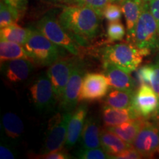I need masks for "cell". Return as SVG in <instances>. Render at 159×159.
<instances>
[{
  "mask_svg": "<svg viewBox=\"0 0 159 159\" xmlns=\"http://www.w3.org/2000/svg\"><path fill=\"white\" fill-rule=\"evenodd\" d=\"M101 17L95 10L85 6L67 5L58 16L61 26L80 47L89 45L99 34Z\"/></svg>",
  "mask_w": 159,
  "mask_h": 159,
  "instance_id": "1",
  "label": "cell"
},
{
  "mask_svg": "<svg viewBox=\"0 0 159 159\" xmlns=\"http://www.w3.org/2000/svg\"><path fill=\"white\" fill-rule=\"evenodd\" d=\"M151 55L150 52L140 49L132 43H119L107 45L99 51L102 63L115 65L128 73L136 71L143 57Z\"/></svg>",
  "mask_w": 159,
  "mask_h": 159,
  "instance_id": "2",
  "label": "cell"
},
{
  "mask_svg": "<svg viewBox=\"0 0 159 159\" xmlns=\"http://www.w3.org/2000/svg\"><path fill=\"white\" fill-rule=\"evenodd\" d=\"M29 28L28 39L24 47L34 64L49 66L63 57V48L52 42L36 27H30Z\"/></svg>",
  "mask_w": 159,
  "mask_h": 159,
  "instance_id": "3",
  "label": "cell"
},
{
  "mask_svg": "<svg viewBox=\"0 0 159 159\" xmlns=\"http://www.w3.org/2000/svg\"><path fill=\"white\" fill-rule=\"evenodd\" d=\"M133 44L140 49L150 52L159 50V33L157 22L151 13L149 2H145L137 22Z\"/></svg>",
  "mask_w": 159,
  "mask_h": 159,
  "instance_id": "4",
  "label": "cell"
},
{
  "mask_svg": "<svg viewBox=\"0 0 159 159\" xmlns=\"http://www.w3.org/2000/svg\"><path fill=\"white\" fill-rule=\"evenodd\" d=\"M36 27L52 42L62 47L71 55L80 56V46L77 44L68 33L51 13L41 18L37 23Z\"/></svg>",
  "mask_w": 159,
  "mask_h": 159,
  "instance_id": "5",
  "label": "cell"
},
{
  "mask_svg": "<svg viewBox=\"0 0 159 159\" xmlns=\"http://www.w3.org/2000/svg\"><path fill=\"white\" fill-rule=\"evenodd\" d=\"M72 112H59L49 119L44 143L41 150V155L61 150L63 145H65L69 122Z\"/></svg>",
  "mask_w": 159,
  "mask_h": 159,
  "instance_id": "6",
  "label": "cell"
},
{
  "mask_svg": "<svg viewBox=\"0 0 159 159\" xmlns=\"http://www.w3.org/2000/svg\"><path fill=\"white\" fill-rule=\"evenodd\" d=\"M133 146L143 158H152L159 155V116L144 119Z\"/></svg>",
  "mask_w": 159,
  "mask_h": 159,
  "instance_id": "7",
  "label": "cell"
},
{
  "mask_svg": "<svg viewBox=\"0 0 159 159\" xmlns=\"http://www.w3.org/2000/svg\"><path fill=\"white\" fill-rule=\"evenodd\" d=\"M33 105L40 111H48L54 108L57 98L47 72L39 75L29 89Z\"/></svg>",
  "mask_w": 159,
  "mask_h": 159,
  "instance_id": "8",
  "label": "cell"
},
{
  "mask_svg": "<svg viewBox=\"0 0 159 159\" xmlns=\"http://www.w3.org/2000/svg\"><path fill=\"white\" fill-rule=\"evenodd\" d=\"M77 61V58L62 57L49 66L47 75L50 79L57 100L60 102L70 78L71 71Z\"/></svg>",
  "mask_w": 159,
  "mask_h": 159,
  "instance_id": "9",
  "label": "cell"
},
{
  "mask_svg": "<svg viewBox=\"0 0 159 159\" xmlns=\"http://www.w3.org/2000/svg\"><path fill=\"white\" fill-rule=\"evenodd\" d=\"M85 74V66L83 61L77 59L73 69L64 93L60 101V109L61 111H71L76 108L79 102V96L82 87L83 80Z\"/></svg>",
  "mask_w": 159,
  "mask_h": 159,
  "instance_id": "10",
  "label": "cell"
},
{
  "mask_svg": "<svg viewBox=\"0 0 159 159\" xmlns=\"http://www.w3.org/2000/svg\"><path fill=\"white\" fill-rule=\"evenodd\" d=\"M110 85L104 74L88 72L83 77L79 102L100 100L108 94Z\"/></svg>",
  "mask_w": 159,
  "mask_h": 159,
  "instance_id": "11",
  "label": "cell"
},
{
  "mask_svg": "<svg viewBox=\"0 0 159 159\" xmlns=\"http://www.w3.org/2000/svg\"><path fill=\"white\" fill-rule=\"evenodd\" d=\"M133 107L141 117L159 116V97L150 85H142L135 92Z\"/></svg>",
  "mask_w": 159,
  "mask_h": 159,
  "instance_id": "12",
  "label": "cell"
},
{
  "mask_svg": "<svg viewBox=\"0 0 159 159\" xmlns=\"http://www.w3.org/2000/svg\"><path fill=\"white\" fill-rule=\"evenodd\" d=\"M33 69L34 63L24 58L11 60L1 64L4 78L10 83L24 82L30 76Z\"/></svg>",
  "mask_w": 159,
  "mask_h": 159,
  "instance_id": "13",
  "label": "cell"
},
{
  "mask_svg": "<svg viewBox=\"0 0 159 159\" xmlns=\"http://www.w3.org/2000/svg\"><path fill=\"white\" fill-rule=\"evenodd\" d=\"M88 111V105L86 103L79 105L73 111L67 130L66 140L65 143V147L66 149L73 148L80 137L86 121Z\"/></svg>",
  "mask_w": 159,
  "mask_h": 159,
  "instance_id": "14",
  "label": "cell"
},
{
  "mask_svg": "<svg viewBox=\"0 0 159 159\" xmlns=\"http://www.w3.org/2000/svg\"><path fill=\"white\" fill-rule=\"evenodd\" d=\"M103 74L106 77L111 89L135 91L136 82L130 75L122 69L111 63H103Z\"/></svg>",
  "mask_w": 159,
  "mask_h": 159,
  "instance_id": "15",
  "label": "cell"
},
{
  "mask_svg": "<svg viewBox=\"0 0 159 159\" xmlns=\"http://www.w3.org/2000/svg\"><path fill=\"white\" fill-rule=\"evenodd\" d=\"M145 2L143 0H123L119 2L125 16L127 28V41L132 43L135 30Z\"/></svg>",
  "mask_w": 159,
  "mask_h": 159,
  "instance_id": "16",
  "label": "cell"
},
{
  "mask_svg": "<svg viewBox=\"0 0 159 159\" xmlns=\"http://www.w3.org/2000/svg\"><path fill=\"white\" fill-rule=\"evenodd\" d=\"M102 116L105 128L116 126L141 117L133 105L127 108H116L107 105L102 107Z\"/></svg>",
  "mask_w": 159,
  "mask_h": 159,
  "instance_id": "17",
  "label": "cell"
},
{
  "mask_svg": "<svg viewBox=\"0 0 159 159\" xmlns=\"http://www.w3.org/2000/svg\"><path fill=\"white\" fill-rule=\"evenodd\" d=\"M100 126L98 119L89 116L85 121L82 134L80 143L82 149H94L100 148Z\"/></svg>",
  "mask_w": 159,
  "mask_h": 159,
  "instance_id": "18",
  "label": "cell"
},
{
  "mask_svg": "<svg viewBox=\"0 0 159 159\" xmlns=\"http://www.w3.org/2000/svg\"><path fill=\"white\" fill-rule=\"evenodd\" d=\"M100 142L101 147L108 155L109 158L133 147L132 144L125 142L114 132L105 128L101 130Z\"/></svg>",
  "mask_w": 159,
  "mask_h": 159,
  "instance_id": "19",
  "label": "cell"
},
{
  "mask_svg": "<svg viewBox=\"0 0 159 159\" xmlns=\"http://www.w3.org/2000/svg\"><path fill=\"white\" fill-rule=\"evenodd\" d=\"M144 118L139 117L134 120L123 122L116 126L107 127L105 128L114 132L125 142L133 145L137 134L144 123Z\"/></svg>",
  "mask_w": 159,
  "mask_h": 159,
  "instance_id": "20",
  "label": "cell"
},
{
  "mask_svg": "<svg viewBox=\"0 0 159 159\" xmlns=\"http://www.w3.org/2000/svg\"><path fill=\"white\" fill-rule=\"evenodd\" d=\"M24 58L32 61L23 45L11 41L1 40L0 41V61L1 64L11 60ZM33 62V61H32Z\"/></svg>",
  "mask_w": 159,
  "mask_h": 159,
  "instance_id": "21",
  "label": "cell"
},
{
  "mask_svg": "<svg viewBox=\"0 0 159 159\" xmlns=\"http://www.w3.org/2000/svg\"><path fill=\"white\" fill-rule=\"evenodd\" d=\"M136 91L112 89L105 97V105L116 108H127L132 106Z\"/></svg>",
  "mask_w": 159,
  "mask_h": 159,
  "instance_id": "22",
  "label": "cell"
},
{
  "mask_svg": "<svg viewBox=\"0 0 159 159\" xmlns=\"http://www.w3.org/2000/svg\"><path fill=\"white\" fill-rule=\"evenodd\" d=\"M4 131L9 139L15 141L21 138L24 133L23 122L14 113L7 112L2 117Z\"/></svg>",
  "mask_w": 159,
  "mask_h": 159,
  "instance_id": "23",
  "label": "cell"
},
{
  "mask_svg": "<svg viewBox=\"0 0 159 159\" xmlns=\"http://www.w3.org/2000/svg\"><path fill=\"white\" fill-rule=\"evenodd\" d=\"M29 35V27L24 28L21 26L18 25L17 23L1 28V30H0L1 40L15 42L23 46L27 42Z\"/></svg>",
  "mask_w": 159,
  "mask_h": 159,
  "instance_id": "24",
  "label": "cell"
},
{
  "mask_svg": "<svg viewBox=\"0 0 159 159\" xmlns=\"http://www.w3.org/2000/svg\"><path fill=\"white\" fill-rule=\"evenodd\" d=\"M21 12L19 10L1 1L0 5V28L17 23Z\"/></svg>",
  "mask_w": 159,
  "mask_h": 159,
  "instance_id": "25",
  "label": "cell"
},
{
  "mask_svg": "<svg viewBox=\"0 0 159 159\" xmlns=\"http://www.w3.org/2000/svg\"><path fill=\"white\" fill-rule=\"evenodd\" d=\"M111 2V0H63L62 3L67 5H78L91 7L102 16L103 10Z\"/></svg>",
  "mask_w": 159,
  "mask_h": 159,
  "instance_id": "26",
  "label": "cell"
},
{
  "mask_svg": "<svg viewBox=\"0 0 159 159\" xmlns=\"http://www.w3.org/2000/svg\"><path fill=\"white\" fill-rule=\"evenodd\" d=\"M126 34L124 25L119 21H113L108 24L107 27L106 35L109 43L122 41Z\"/></svg>",
  "mask_w": 159,
  "mask_h": 159,
  "instance_id": "27",
  "label": "cell"
},
{
  "mask_svg": "<svg viewBox=\"0 0 159 159\" xmlns=\"http://www.w3.org/2000/svg\"><path fill=\"white\" fill-rule=\"evenodd\" d=\"M122 7L116 2L109 3L102 11V16L110 22L119 21L122 16Z\"/></svg>",
  "mask_w": 159,
  "mask_h": 159,
  "instance_id": "28",
  "label": "cell"
},
{
  "mask_svg": "<svg viewBox=\"0 0 159 159\" xmlns=\"http://www.w3.org/2000/svg\"><path fill=\"white\" fill-rule=\"evenodd\" d=\"M76 156L81 159H106L108 155L100 148L94 149H80L76 152Z\"/></svg>",
  "mask_w": 159,
  "mask_h": 159,
  "instance_id": "29",
  "label": "cell"
},
{
  "mask_svg": "<svg viewBox=\"0 0 159 159\" xmlns=\"http://www.w3.org/2000/svg\"><path fill=\"white\" fill-rule=\"evenodd\" d=\"M152 76V65L148 64L143 66L140 68L137 69L136 78L140 85H151Z\"/></svg>",
  "mask_w": 159,
  "mask_h": 159,
  "instance_id": "30",
  "label": "cell"
},
{
  "mask_svg": "<svg viewBox=\"0 0 159 159\" xmlns=\"http://www.w3.org/2000/svg\"><path fill=\"white\" fill-rule=\"evenodd\" d=\"M152 65V76L151 87L159 97V52L157 54Z\"/></svg>",
  "mask_w": 159,
  "mask_h": 159,
  "instance_id": "31",
  "label": "cell"
},
{
  "mask_svg": "<svg viewBox=\"0 0 159 159\" xmlns=\"http://www.w3.org/2000/svg\"><path fill=\"white\" fill-rule=\"evenodd\" d=\"M111 158L112 159H141L144 158H143V156L141 155L140 152H138V151L134 148V146H133L132 148L127 149V150L121 152L120 153L111 157Z\"/></svg>",
  "mask_w": 159,
  "mask_h": 159,
  "instance_id": "32",
  "label": "cell"
},
{
  "mask_svg": "<svg viewBox=\"0 0 159 159\" xmlns=\"http://www.w3.org/2000/svg\"><path fill=\"white\" fill-rule=\"evenodd\" d=\"M38 158H44V159H68L71 158L69 155L65 150H57L52 151L47 154L40 155L38 156Z\"/></svg>",
  "mask_w": 159,
  "mask_h": 159,
  "instance_id": "33",
  "label": "cell"
},
{
  "mask_svg": "<svg viewBox=\"0 0 159 159\" xmlns=\"http://www.w3.org/2000/svg\"><path fill=\"white\" fill-rule=\"evenodd\" d=\"M150 10L153 17L156 19L159 33V0H151L149 2Z\"/></svg>",
  "mask_w": 159,
  "mask_h": 159,
  "instance_id": "34",
  "label": "cell"
},
{
  "mask_svg": "<svg viewBox=\"0 0 159 159\" xmlns=\"http://www.w3.org/2000/svg\"><path fill=\"white\" fill-rule=\"evenodd\" d=\"M16 158V154L9 147L1 144L0 146V158L1 159H13Z\"/></svg>",
  "mask_w": 159,
  "mask_h": 159,
  "instance_id": "35",
  "label": "cell"
},
{
  "mask_svg": "<svg viewBox=\"0 0 159 159\" xmlns=\"http://www.w3.org/2000/svg\"><path fill=\"white\" fill-rule=\"evenodd\" d=\"M2 1L5 2L7 5L18 9L21 13L25 10L26 2H27L26 0H2Z\"/></svg>",
  "mask_w": 159,
  "mask_h": 159,
  "instance_id": "36",
  "label": "cell"
},
{
  "mask_svg": "<svg viewBox=\"0 0 159 159\" xmlns=\"http://www.w3.org/2000/svg\"><path fill=\"white\" fill-rule=\"evenodd\" d=\"M47 1L50 2H53V3H58V2L62 3L63 0H47Z\"/></svg>",
  "mask_w": 159,
  "mask_h": 159,
  "instance_id": "37",
  "label": "cell"
},
{
  "mask_svg": "<svg viewBox=\"0 0 159 159\" xmlns=\"http://www.w3.org/2000/svg\"><path fill=\"white\" fill-rule=\"evenodd\" d=\"M123 1V0H111V2H120Z\"/></svg>",
  "mask_w": 159,
  "mask_h": 159,
  "instance_id": "38",
  "label": "cell"
},
{
  "mask_svg": "<svg viewBox=\"0 0 159 159\" xmlns=\"http://www.w3.org/2000/svg\"><path fill=\"white\" fill-rule=\"evenodd\" d=\"M143 1L145 2H150L151 0H143Z\"/></svg>",
  "mask_w": 159,
  "mask_h": 159,
  "instance_id": "39",
  "label": "cell"
}]
</instances>
